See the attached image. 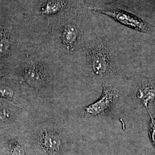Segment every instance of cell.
<instances>
[{
  "label": "cell",
  "mask_w": 155,
  "mask_h": 155,
  "mask_svg": "<svg viewBox=\"0 0 155 155\" xmlns=\"http://www.w3.org/2000/svg\"><path fill=\"white\" fill-rule=\"evenodd\" d=\"M103 93L100 100L85 109V112L91 116H98L109 110L116 101L118 90L109 84H104Z\"/></svg>",
  "instance_id": "1"
},
{
  "label": "cell",
  "mask_w": 155,
  "mask_h": 155,
  "mask_svg": "<svg viewBox=\"0 0 155 155\" xmlns=\"http://www.w3.org/2000/svg\"><path fill=\"white\" fill-rule=\"evenodd\" d=\"M91 67L98 75H105L113 71V67L109 51L102 45L98 46L90 53Z\"/></svg>",
  "instance_id": "2"
},
{
  "label": "cell",
  "mask_w": 155,
  "mask_h": 155,
  "mask_svg": "<svg viewBox=\"0 0 155 155\" xmlns=\"http://www.w3.org/2000/svg\"><path fill=\"white\" fill-rule=\"evenodd\" d=\"M97 11L112 17L117 21L137 31L147 32L148 29L147 24H145L142 20L129 14V13L120 10H113L111 11L97 10Z\"/></svg>",
  "instance_id": "3"
},
{
  "label": "cell",
  "mask_w": 155,
  "mask_h": 155,
  "mask_svg": "<svg viewBox=\"0 0 155 155\" xmlns=\"http://www.w3.org/2000/svg\"><path fill=\"white\" fill-rule=\"evenodd\" d=\"M137 99L148 109V104L155 100V85L150 82H144L138 87L137 94Z\"/></svg>",
  "instance_id": "4"
},
{
  "label": "cell",
  "mask_w": 155,
  "mask_h": 155,
  "mask_svg": "<svg viewBox=\"0 0 155 155\" xmlns=\"http://www.w3.org/2000/svg\"><path fill=\"white\" fill-rule=\"evenodd\" d=\"M25 79L33 87H39L43 82V74L40 67L32 66L25 71Z\"/></svg>",
  "instance_id": "5"
},
{
  "label": "cell",
  "mask_w": 155,
  "mask_h": 155,
  "mask_svg": "<svg viewBox=\"0 0 155 155\" xmlns=\"http://www.w3.org/2000/svg\"><path fill=\"white\" fill-rule=\"evenodd\" d=\"M43 141L45 148L50 151H57L61 144L59 137L51 133H45Z\"/></svg>",
  "instance_id": "6"
},
{
  "label": "cell",
  "mask_w": 155,
  "mask_h": 155,
  "mask_svg": "<svg viewBox=\"0 0 155 155\" xmlns=\"http://www.w3.org/2000/svg\"><path fill=\"white\" fill-rule=\"evenodd\" d=\"M77 31L71 26L66 27L63 30L62 38L64 43L68 46H71L75 42L77 38Z\"/></svg>",
  "instance_id": "7"
},
{
  "label": "cell",
  "mask_w": 155,
  "mask_h": 155,
  "mask_svg": "<svg viewBox=\"0 0 155 155\" xmlns=\"http://www.w3.org/2000/svg\"><path fill=\"white\" fill-rule=\"evenodd\" d=\"M11 42L7 33L0 31V58L5 56L10 48Z\"/></svg>",
  "instance_id": "8"
},
{
  "label": "cell",
  "mask_w": 155,
  "mask_h": 155,
  "mask_svg": "<svg viewBox=\"0 0 155 155\" xmlns=\"http://www.w3.org/2000/svg\"><path fill=\"white\" fill-rule=\"evenodd\" d=\"M61 2L59 1H51L49 2L45 6L43 13H54L58 11L62 6Z\"/></svg>",
  "instance_id": "9"
},
{
  "label": "cell",
  "mask_w": 155,
  "mask_h": 155,
  "mask_svg": "<svg viewBox=\"0 0 155 155\" xmlns=\"http://www.w3.org/2000/svg\"><path fill=\"white\" fill-rule=\"evenodd\" d=\"M11 155H25V153L22 147L15 143L12 145Z\"/></svg>",
  "instance_id": "10"
},
{
  "label": "cell",
  "mask_w": 155,
  "mask_h": 155,
  "mask_svg": "<svg viewBox=\"0 0 155 155\" xmlns=\"http://www.w3.org/2000/svg\"><path fill=\"white\" fill-rule=\"evenodd\" d=\"M0 95L3 97H11L12 92L8 89H0Z\"/></svg>",
  "instance_id": "11"
},
{
  "label": "cell",
  "mask_w": 155,
  "mask_h": 155,
  "mask_svg": "<svg viewBox=\"0 0 155 155\" xmlns=\"http://www.w3.org/2000/svg\"><path fill=\"white\" fill-rule=\"evenodd\" d=\"M9 116V115L7 114V113L5 111L0 110V119L3 120V119H6Z\"/></svg>",
  "instance_id": "12"
}]
</instances>
